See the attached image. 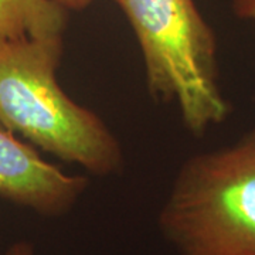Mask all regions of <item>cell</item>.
Masks as SVG:
<instances>
[{
  "label": "cell",
  "instance_id": "6da1fadb",
  "mask_svg": "<svg viewBox=\"0 0 255 255\" xmlns=\"http://www.w3.org/2000/svg\"><path fill=\"white\" fill-rule=\"evenodd\" d=\"M63 55V36L0 43V124L90 174L119 173L125 157L118 137L57 80Z\"/></svg>",
  "mask_w": 255,
  "mask_h": 255
},
{
  "label": "cell",
  "instance_id": "7a4b0ae2",
  "mask_svg": "<svg viewBox=\"0 0 255 255\" xmlns=\"http://www.w3.org/2000/svg\"><path fill=\"white\" fill-rule=\"evenodd\" d=\"M114 1L136 36L150 95L176 105L194 136L227 121L231 104L220 84L217 38L196 1Z\"/></svg>",
  "mask_w": 255,
  "mask_h": 255
},
{
  "label": "cell",
  "instance_id": "3957f363",
  "mask_svg": "<svg viewBox=\"0 0 255 255\" xmlns=\"http://www.w3.org/2000/svg\"><path fill=\"white\" fill-rule=\"evenodd\" d=\"M159 228L180 255H255V128L184 160Z\"/></svg>",
  "mask_w": 255,
  "mask_h": 255
},
{
  "label": "cell",
  "instance_id": "277c9868",
  "mask_svg": "<svg viewBox=\"0 0 255 255\" xmlns=\"http://www.w3.org/2000/svg\"><path fill=\"white\" fill-rule=\"evenodd\" d=\"M84 176L64 173L0 124V196L48 217L74 209L88 189Z\"/></svg>",
  "mask_w": 255,
  "mask_h": 255
},
{
  "label": "cell",
  "instance_id": "5b68a950",
  "mask_svg": "<svg viewBox=\"0 0 255 255\" xmlns=\"http://www.w3.org/2000/svg\"><path fill=\"white\" fill-rule=\"evenodd\" d=\"M67 21L54 0H0V43L63 36Z\"/></svg>",
  "mask_w": 255,
  "mask_h": 255
},
{
  "label": "cell",
  "instance_id": "8992f818",
  "mask_svg": "<svg viewBox=\"0 0 255 255\" xmlns=\"http://www.w3.org/2000/svg\"><path fill=\"white\" fill-rule=\"evenodd\" d=\"M231 7L238 18L255 21V0H233Z\"/></svg>",
  "mask_w": 255,
  "mask_h": 255
},
{
  "label": "cell",
  "instance_id": "52a82bcc",
  "mask_svg": "<svg viewBox=\"0 0 255 255\" xmlns=\"http://www.w3.org/2000/svg\"><path fill=\"white\" fill-rule=\"evenodd\" d=\"M54 1L63 9L70 11V10H84L95 0H54Z\"/></svg>",
  "mask_w": 255,
  "mask_h": 255
},
{
  "label": "cell",
  "instance_id": "ba28073f",
  "mask_svg": "<svg viewBox=\"0 0 255 255\" xmlns=\"http://www.w3.org/2000/svg\"><path fill=\"white\" fill-rule=\"evenodd\" d=\"M7 255H34L33 247L27 243H17L9 250Z\"/></svg>",
  "mask_w": 255,
  "mask_h": 255
}]
</instances>
